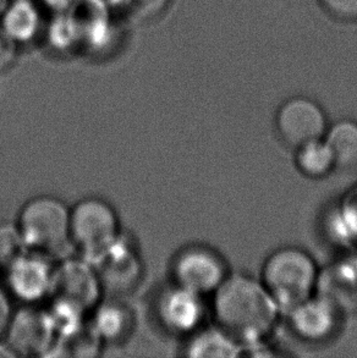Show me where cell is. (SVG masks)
Returning <instances> with one entry per match:
<instances>
[{"instance_id":"obj_1","label":"cell","mask_w":357,"mask_h":358,"mask_svg":"<svg viewBox=\"0 0 357 358\" xmlns=\"http://www.w3.org/2000/svg\"><path fill=\"white\" fill-rule=\"evenodd\" d=\"M216 327L245 348L262 344L274 330L280 308L261 280L229 274L213 294Z\"/></svg>"},{"instance_id":"obj_2","label":"cell","mask_w":357,"mask_h":358,"mask_svg":"<svg viewBox=\"0 0 357 358\" xmlns=\"http://www.w3.org/2000/svg\"><path fill=\"white\" fill-rule=\"evenodd\" d=\"M319 271L312 256L298 247L270 253L262 266L261 282L280 310H293L316 294Z\"/></svg>"},{"instance_id":"obj_3","label":"cell","mask_w":357,"mask_h":358,"mask_svg":"<svg viewBox=\"0 0 357 358\" xmlns=\"http://www.w3.org/2000/svg\"><path fill=\"white\" fill-rule=\"evenodd\" d=\"M16 225L27 250L48 256L70 245V208L62 199L41 194L20 209Z\"/></svg>"},{"instance_id":"obj_4","label":"cell","mask_w":357,"mask_h":358,"mask_svg":"<svg viewBox=\"0 0 357 358\" xmlns=\"http://www.w3.org/2000/svg\"><path fill=\"white\" fill-rule=\"evenodd\" d=\"M120 235L118 213L106 199L86 197L70 209V242L80 257L93 264Z\"/></svg>"},{"instance_id":"obj_5","label":"cell","mask_w":357,"mask_h":358,"mask_svg":"<svg viewBox=\"0 0 357 358\" xmlns=\"http://www.w3.org/2000/svg\"><path fill=\"white\" fill-rule=\"evenodd\" d=\"M173 284L200 296L211 295L227 279L224 258L203 245L185 247L175 255L170 268Z\"/></svg>"},{"instance_id":"obj_6","label":"cell","mask_w":357,"mask_h":358,"mask_svg":"<svg viewBox=\"0 0 357 358\" xmlns=\"http://www.w3.org/2000/svg\"><path fill=\"white\" fill-rule=\"evenodd\" d=\"M3 269L5 290L21 305H39L52 295L55 269L52 256L27 250Z\"/></svg>"},{"instance_id":"obj_7","label":"cell","mask_w":357,"mask_h":358,"mask_svg":"<svg viewBox=\"0 0 357 358\" xmlns=\"http://www.w3.org/2000/svg\"><path fill=\"white\" fill-rule=\"evenodd\" d=\"M4 340L16 357H36L50 356L58 336L47 308L22 305L14 310Z\"/></svg>"},{"instance_id":"obj_8","label":"cell","mask_w":357,"mask_h":358,"mask_svg":"<svg viewBox=\"0 0 357 358\" xmlns=\"http://www.w3.org/2000/svg\"><path fill=\"white\" fill-rule=\"evenodd\" d=\"M275 127L285 145L296 150L309 142L323 140L328 121L318 103L304 96H295L280 106Z\"/></svg>"},{"instance_id":"obj_9","label":"cell","mask_w":357,"mask_h":358,"mask_svg":"<svg viewBox=\"0 0 357 358\" xmlns=\"http://www.w3.org/2000/svg\"><path fill=\"white\" fill-rule=\"evenodd\" d=\"M104 295L121 297L139 287L144 278V262L134 242L121 234L99 261L94 263Z\"/></svg>"},{"instance_id":"obj_10","label":"cell","mask_w":357,"mask_h":358,"mask_svg":"<svg viewBox=\"0 0 357 358\" xmlns=\"http://www.w3.org/2000/svg\"><path fill=\"white\" fill-rule=\"evenodd\" d=\"M103 296L101 279L91 262L80 257L68 258L55 264L50 297L70 301L90 313Z\"/></svg>"},{"instance_id":"obj_11","label":"cell","mask_w":357,"mask_h":358,"mask_svg":"<svg viewBox=\"0 0 357 358\" xmlns=\"http://www.w3.org/2000/svg\"><path fill=\"white\" fill-rule=\"evenodd\" d=\"M83 31V57L103 59L114 53L122 38L120 15L83 0L75 8Z\"/></svg>"},{"instance_id":"obj_12","label":"cell","mask_w":357,"mask_h":358,"mask_svg":"<svg viewBox=\"0 0 357 358\" xmlns=\"http://www.w3.org/2000/svg\"><path fill=\"white\" fill-rule=\"evenodd\" d=\"M155 315L163 329L172 334L190 336L202 323V296L173 284L157 297Z\"/></svg>"},{"instance_id":"obj_13","label":"cell","mask_w":357,"mask_h":358,"mask_svg":"<svg viewBox=\"0 0 357 358\" xmlns=\"http://www.w3.org/2000/svg\"><path fill=\"white\" fill-rule=\"evenodd\" d=\"M343 318L340 310L317 295L289 310L290 329L309 344H322L333 339Z\"/></svg>"},{"instance_id":"obj_14","label":"cell","mask_w":357,"mask_h":358,"mask_svg":"<svg viewBox=\"0 0 357 358\" xmlns=\"http://www.w3.org/2000/svg\"><path fill=\"white\" fill-rule=\"evenodd\" d=\"M48 16L37 0H9L0 15V26L20 48H24L41 43Z\"/></svg>"},{"instance_id":"obj_15","label":"cell","mask_w":357,"mask_h":358,"mask_svg":"<svg viewBox=\"0 0 357 358\" xmlns=\"http://www.w3.org/2000/svg\"><path fill=\"white\" fill-rule=\"evenodd\" d=\"M314 295L328 301L344 317L356 312L357 273L353 263L339 262L319 271Z\"/></svg>"},{"instance_id":"obj_16","label":"cell","mask_w":357,"mask_h":358,"mask_svg":"<svg viewBox=\"0 0 357 358\" xmlns=\"http://www.w3.org/2000/svg\"><path fill=\"white\" fill-rule=\"evenodd\" d=\"M91 313L88 322L103 344L124 343L134 331L135 315L129 306L115 297L101 301Z\"/></svg>"},{"instance_id":"obj_17","label":"cell","mask_w":357,"mask_h":358,"mask_svg":"<svg viewBox=\"0 0 357 358\" xmlns=\"http://www.w3.org/2000/svg\"><path fill=\"white\" fill-rule=\"evenodd\" d=\"M41 44L54 57H83V31L75 9L49 15Z\"/></svg>"},{"instance_id":"obj_18","label":"cell","mask_w":357,"mask_h":358,"mask_svg":"<svg viewBox=\"0 0 357 358\" xmlns=\"http://www.w3.org/2000/svg\"><path fill=\"white\" fill-rule=\"evenodd\" d=\"M242 348L218 327L198 329L188 336L185 345L188 357H237Z\"/></svg>"},{"instance_id":"obj_19","label":"cell","mask_w":357,"mask_h":358,"mask_svg":"<svg viewBox=\"0 0 357 358\" xmlns=\"http://www.w3.org/2000/svg\"><path fill=\"white\" fill-rule=\"evenodd\" d=\"M324 141L333 155L335 169H357V122L340 120L330 126Z\"/></svg>"},{"instance_id":"obj_20","label":"cell","mask_w":357,"mask_h":358,"mask_svg":"<svg viewBox=\"0 0 357 358\" xmlns=\"http://www.w3.org/2000/svg\"><path fill=\"white\" fill-rule=\"evenodd\" d=\"M295 163L300 173L311 179H321L335 169L333 155L324 138L296 148Z\"/></svg>"},{"instance_id":"obj_21","label":"cell","mask_w":357,"mask_h":358,"mask_svg":"<svg viewBox=\"0 0 357 358\" xmlns=\"http://www.w3.org/2000/svg\"><path fill=\"white\" fill-rule=\"evenodd\" d=\"M102 340L94 333L90 322L73 334L57 340L50 356L65 357H93L101 351Z\"/></svg>"},{"instance_id":"obj_22","label":"cell","mask_w":357,"mask_h":358,"mask_svg":"<svg viewBox=\"0 0 357 358\" xmlns=\"http://www.w3.org/2000/svg\"><path fill=\"white\" fill-rule=\"evenodd\" d=\"M337 212L334 222L340 240L357 245V186L349 191Z\"/></svg>"},{"instance_id":"obj_23","label":"cell","mask_w":357,"mask_h":358,"mask_svg":"<svg viewBox=\"0 0 357 358\" xmlns=\"http://www.w3.org/2000/svg\"><path fill=\"white\" fill-rule=\"evenodd\" d=\"M27 251L16 223L0 224V266L1 269Z\"/></svg>"},{"instance_id":"obj_24","label":"cell","mask_w":357,"mask_h":358,"mask_svg":"<svg viewBox=\"0 0 357 358\" xmlns=\"http://www.w3.org/2000/svg\"><path fill=\"white\" fill-rule=\"evenodd\" d=\"M173 0H130L125 17L135 22H150L160 17L169 9Z\"/></svg>"},{"instance_id":"obj_25","label":"cell","mask_w":357,"mask_h":358,"mask_svg":"<svg viewBox=\"0 0 357 358\" xmlns=\"http://www.w3.org/2000/svg\"><path fill=\"white\" fill-rule=\"evenodd\" d=\"M326 14L342 22H356L357 0H317Z\"/></svg>"},{"instance_id":"obj_26","label":"cell","mask_w":357,"mask_h":358,"mask_svg":"<svg viewBox=\"0 0 357 358\" xmlns=\"http://www.w3.org/2000/svg\"><path fill=\"white\" fill-rule=\"evenodd\" d=\"M20 49L0 26V73H6L14 66L18 62Z\"/></svg>"},{"instance_id":"obj_27","label":"cell","mask_w":357,"mask_h":358,"mask_svg":"<svg viewBox=\"0 0 357 358\" xmlns=\"http://www.w3.org/2000/svg\"><path fill=\"white\" fill-rule=\"evenodd\" d=\"M13 315V299L5 289L0 287V341L4 340Z\"/></svg>"},{"instance_id":"obj_28","label":"cell","mask_w":357,"mask_h":358,"mask_svg":"<svg viewBox=\"0 0 357 358\" xmlns=\"http://www.w3.org/2000/svg\"><path fill=\"white\" fill-rule=\"evenodd\" d=\"M49 15L75 9L83 0H37Z\"/></svg>"},{"instance_id":"obj_29","label":"cell","mask_w":357,"mask_h":358,"mask_svg":"<svg viewBox=\"0 0 357 358\" xmlns=\"http://www.w3.org/2000/svg\"><path fill=\"white\" fill-rule=\"evenodd\" d=\"M94 4L99 5L103 9L108 10L116 15L125 16L130 0H92Z\"/></svg>"},{"instance_id":"obj_30","label":"cell","mask_w":357,"mask_h":358,"mask_svg":"<svg viewBox=\"0 0 357 358\" xmlns=\"http://www.w3.org/2000/svg\"><path fill=\"white\" fill-rule=\"evenodd\" d=\"M0 357H16L14 352L11 351L9 346L6 345V343H1L0 341Z\"/></svg>"},{"instance_id":"obj_31","label":"cell","mask_w":357,"mask_h":358,"mask_svg":"<svg viewBox=\"0 0 357 358\" xmlns=\"http://www.w3.org/2000/svg\"><path fill=\"white\" fill-rule=\"evenodd\" d=\"M9 3V0H0V15L3 13V10L5 9L6 4Z\"/></svg>"},{"instance_id":"obj_32","label":"cell","mask_w":357,"mask_h":358,"mask_svg":"<svg viewBox=\"0 0 357 358\" xmlns=\"http://www.w3.org/2000/svg\"><path fill=\"white\" fill-rule=\"evenodd\" d=\"M353 264H354V266H355V271H356V273H357V257H356V259H355V261L353 262Z\"/></svg>"},{"instance_id":"obj_33","label":"cell","mask_w":357,"mask_h":358,"mask_svg":"<svg viewBox=\"0 0 357 358\" xmlns=\"http://www.w3.org/2000/svg\"><path fill=\"white\" fill-rule=\"evenodd\" d=\"M0 271H1V266H0Z\"/></svg>"}]
</instances>
